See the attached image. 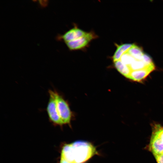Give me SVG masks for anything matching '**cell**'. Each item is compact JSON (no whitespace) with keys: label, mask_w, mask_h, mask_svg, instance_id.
Wrapping results in <instances>:
<instances>
[{"label":"cell","mask_w":163,"mask_h":163,"mask_svg":"<svg viewBox=\"0 0 163 163\" xmlns=\"http://www.w3.org/2000/svg\"><path fill=\"white\" fill-rule=\"evenodd\" d=\"M99 153L96 148L90 142L80 140L64 143L59 163H84Z\"/></svg>","instance_id":"cell-1"},{"label":"cell","mask_w":163,"mask_h":163,"mask_svg":"<svg viewBox=\"0 0 163 163\" xmlns=\"http://www.w3.org/2000/svg\"><path fill=\"white\" fill-rule=\"evenodd\" d=\"M49 99L46 107V111L49 121L54 126H62L64 125L59 115L57 109L54 90H49Z\"/></svg>","instance_id":"cell-2"},{"label":"cell","mask_w":163,"mask_h":163,"mask_svg":"<svg viewBox=\"0 0 163 163\" xmlns=\"http://www.w3.org/2000/svg\"><path fill=\"white\" fill-rule=\"evenodd\" d=\"M56 106L59 115L64 125L70 126L72 113L67 102L55 89Z\"/></svg>","instance_id":"cell-3"},{"label":"cell","mask_w":163,"mask_h":163,"mask_svg":"<svg viewBox=\"0 0 163 163\" xmlns=\"http://www.w3.org/2000/svg\"><path fill=\"white\" fill-rule=\"evenodd\" d=\"M97 37L94 31H91L87 32L85 35L80 38L65 43L71 50H81L87 47L92 40Z\"/></svg>","instance_id":"cell-4"},{"label":"cell","mask_w":163,"mask_h":163,"mask_svg":"<svg viewBox=\"0 0 163 163\" xmlns=\"http://www.w3.org/2000/svg\"><path fill=\"white\" fill-rule=\"evenodd\" d=\"M86 33L87 32L75 26L64 34L57 36V39L58 40H61L66 43L80 38L85 35Z\"/></svg>","instance_id":"cell-5"},{"label":"cell","mask_w":163,"mask_h":163,"mask_svg":"<svg viewBox=\"0 0 163 163\" xmlns=\"http://www.w3.org/2000/svg\"><path fill=\"white\" fill-rule=\"evenodd\" d=\"M149 147L154 156L163 154V142L154 133L152 136Z\"/></svg>","instance_id":"cell-6"},{"label":"cell","mask_w":163,"mask_h":163,"mask_svg":"<svg viewBox=\"0 0 163 163\" xmlns=\"http://www.w3.org/2000/svg\"><path fill=\"white\" fill-rule=\"evenodd\" d=\"M115 44L117 49L112 56L113 62L120 60L122 55L128 51L133 44L124 43L120 45L117 44Z\"/></svg>","instance_id":"cell-7"},{"label":"cell","mask_w":163,"mask_h":163,"mask_svg":"<svg viewBox=\"0 0 163 163\" xmlns=\"http://www.w3.org/2000/svg\"><path fill=\"white\" fill-rule=\"evenodd\" d=\"M127 52L136 59L141 60L144 54L142 49L140 47L133 44Z\"/></svg>","instance_id":"cell-8"},{"label":"cell","mask_w":163,"mask_h":163,"mask_svg":"<svg viewBox=\"0 0 163 163\" xmlns=\"http://www.w3.org/2000/svg\"><path fill=\"white\" fill-rule=\"evenodd\" d=\"M114 64L116 69L122 75L128 78L130 74V71L128 67L120 60L114 62Z\"/></svg>","instance_id":"cell-9"},{"label":"cell","mask_w":163,"mask_h":163,"mask_svg":"<svg viewBox=\"0 0 163 163\" xmlns=\"http://www.w3.org/2000/svg\"><path fill=\"white\" fill-rule=\"evenodd\" d=\"M161 139L163 142V128H160L154 132Z\"/></svg>","instance_id":"cell-10"},{"label":"cell","mask_w":163,"mask_h":163,"mask_svg":"<svg viewBox=\"0 0 163 163\" xmlns=\"http://www.w3.org/2000/svg\"><path fill=\"white\" fill-rule=\"evenodd\" d=\"M157 163H163V154L155 156Z\"/></svg>","instance_id":"cell-11"}]
</instances>
